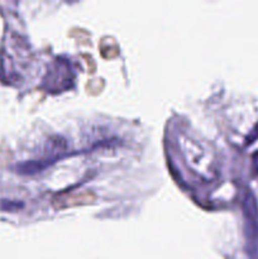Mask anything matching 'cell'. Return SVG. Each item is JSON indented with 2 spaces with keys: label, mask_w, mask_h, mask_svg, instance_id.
<instances>
[{
  "label": "cell",
  "mask_w": 258,
  "mask_h": 259,
  "mask_svg": "<svg viewBox=\"0 0 258 259\" xmlns=\"http://www.w3.org/2000/svg\"><path fill=\"white\" fill-rule=\"evenodd\" d=\"M70 67H68L67 62L63 61H58L55 63L52 70L47 73L48 81V89L50 90H63V89L71 88L72 85V76H71Z\"/></svg>",
  "instance_id": "cell-1"
},
{
  "label": "cell",
  "mask_w": 258,
  "mask_h": 259,
  "mask_svg": "<svg viewBox=\"0 0 258 259\" xmlns=\"http://www.w3.org/2000/svg\"><path fill=\"white\" fill-rule=\"evenodd\" d=\"M95 201V195L91 191H68L57 195L53 199V205L57 210L67 207L81 206V205L93 204Z\"/></svg>",
  "instance_id": "cell-2"
},
{
  "label": "cell",
  "mask_w": 258,
  "mask_h": 259,
  "mask_svg": "<svg viewBox=\"0 0 258 259\" xmlns=\"http://www.w3.org/2000/svg\"><path fill=\"white\" fill-rule=\"evenodd\" d=\"M253 159H254V167H255V171L258 172V153L254 154V157H253Z\"/></svg>",
  "instance_id": "cell-3"
}]
</instances>
